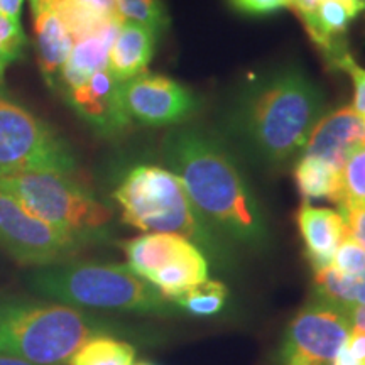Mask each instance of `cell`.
<instances>
[{
    "label": "cell",
    "instance_id": "cell-7",
    "mask_svg": "<svg viewBox=\"0 0 365 365\" xmlns=\"http://www.w3.org/2000/svg\"><path fill=\"white\" fill-rule=\"evenodd\" d=\"M71 145L53 125L0 85V178L36 171H76Z\"/></svg>",
    "mask_w": 365,
    "mask_h": 365
},
{
    "label": "cell",
    "instance_id": "cell-17",
    "mask_svg": "<svg viewBox=\"0 0 365 365\" xmlns=\"http://www.w3.org/2000/svg\"><path fill=\"white\" fill-rule=\"evenodd\" d=\"M120 24L122 19L117 17L95 33L75 39L70 58L63 68L56 91L65 88V86L81 83L93 73L108 68V54H110L113 39H115Z\"/></svg>",
    "mask_w": 365,
    "mask_h": 365
},
{
    "label": "cell",
    "instance_id": "cell-5",
    "mask_svg": "<svg viewBox=\"0 0 365 365\" xmlns=\"http://www.w3.org/2000/svg\"><path fill=\"white\" fill-rule=\"evenodd\" d=\"M122 222L143 232L176 234L203 247H213L210 227L186 193L180 178L168 168L139 164L113 191Z\"/></svg>",
    "mask_w": 365,
    "mask_h": 365
},
{
    "label": "cell",
    "instance_id": "cell-26",
    "mask_svg": "<svg viewBox=\"0 0 365 365\" xmlns=\"http://www.w3.org/2000/svg\"><path fill=\"white\" fill-rule=\"evenodd\" d=\"M331 267L346 276L360 274L365 269V249L349 234L333 254Z\"/></svg>",
    "mask_w": 365,
    "mask_h": 365
},
{
    "label": "cell",
    "instance_id": "cell-32",
    "mask_svg": "<svg viewBox=\"0 0 365 365\" xmlns=\"http://www.w3.org/2000/svg\"><path fill=\"white\" fill-rule=\"evenodd\" d=\"M349 317L350 322H352V327L357 328V330L365 331V304H354V307H349Z\"/></svg>",
    "mask_w": 365,
    "mask_h": 365
},
{
    "label": "cell",
    "instance_id": "cell-15",
    "mask_svg": "<svg viewBox=\"0 0 365 365\" xmlns=\"http://www.w3.org/2000/svg\"><path fill=\"white\" fill-rule=\"evenodd\" d=\"M296 223L304 242V255L313 271L331 266L333 254L350 234L346 218L339 210L313 207L303 200L296 213Z\"/></svg>",
    "mask_w": 365,
    "mask_h": 365
},
{
    "label": "cell",
    "instance_id": "cell-12",
    "mask_svg": "<svg viewBox=\"0 0 365 365\" xmlns=\"http://www.w3.org/2000/svg\"><path fill=\"white\" fill-rule=\"evenodd\" d=\"M365 148V120L352 107H340L323 113L309 134L303 154L344 170L346 159Z\"/></svg>",
    "mask_w": 365,
    "mask_h": 365
},
{
    "label": "cell",
    "instance_id": "cell-3",
    "mask_svg": "<svg viewBox=\"0 0 365 365\" xmlns=\"http://www.w3.org/2000/svg\"><path fill=\"white\" fill-rule=\"evenodd\" d=\"M124 327L44 298H0V354L34 365H68L86 341Z\"/></svg>",
    "mask_w": 365,
    "mask_h": 365
},
{
    "label": "cell",
    "instance_id": "cell-21",
    "mask_svg": "<svg viewBox=\"0 0 365 365\" xmlns=\"http://www.w3.org/2000/svg\"><path fill=\"white\" fill-rule=\"evenodd\" d=\"M134 357L135 349L129 341L102 335L86 341L73 355L70 365H132Z\"/></svg>",
    "mask_w": 365,
    "mask_h": 365
},
{
    "label": "cell",
    "instance_id": "cell-11",
    "mask_svg": "<svg viewBox=\"0 0 365 365\" xmlns=\"http://www.w3.org/2000/svg\"><path fill=\"white\" fill-rule=\"evenodd\" d=\"M58 93L95 134L112 139L129 129L132 120L122 102V81L108 68L93 73L81 83L65 86Z\"/></svg>",
    "mask_w": 365,
    "mask_h": 365
},
{
    "label": "cell",
    "instance_id": "cell-22",
    "mask_svg": "<svg viewBox=\"0 0 365 365\" xmlns=\"http://www.w3.org/2000/svg\"><path fill=\"white\" fill-rule=\"evenodd\" d=\"M228 299L227 286L220 281L205 279L191 287V289L173 299L181 312H186L193 317H213L220 313Z\"/></svg>",
    "mask_w": 365,
    "mask_h": 365
},
{
    "label": "cell",
    "instance_id": "cell-6",
    "mask_svg": "<svg viewBox=\"0 0 365 365\" xmlns=\"http://www.w3.org/2000/svg\"><path fill=\"white\" fill-rule=\"evenodd\" d=\"M0 188L51 225L97 244L108 235L112 210L71 175L56 171L21 173L0 178Z\"/></svg>",
    "mask_w": 365,
    "mask_h": 365
},
{
    "label": "cell",
    "instance_id": "cell-18",
    "mask_svg": "<svg viewBox=\"0 0 365 365\" xmlns=\"http://www.w3.org/2000/svg\"><path fill=\"white\" fill-rule=\"evenodd\" d=\"M156 43L158 36L148 27L122 21L108 54V71L118 81H127L145 73L154 56Z\"/></svg>",
    "mask_w": 365,
    "mask_h": 365
},
{
    "label": "cell",
    "instance_id": "cell-14",
    "mask_svg": "<svg viewBox=\"0 0 365 365\" xmlns=\"http://www.w3.org/2000/svg\"><path fill=\"white\" fill-rule=\"evenodd\" d=\"M364 9L365 0H322L317 12L301 21L330 68L339 66L350 54L345 41L346 29Z\"/></svg>",
    "mask_w": 365,
    "mask_h": 365
},
{
    "label": "cell",
    "instance_id": "cell-33",
    "mask_svg": "<svg viewBox=\"0 0 365 365\" xmlns=\"http://www.w3.org/2000/svg\"><path fill=\"white\" fill-rule=\"evenodd\" d=\"M331 365H362V364H360L359 360L349 352V349H346V346H344V349L336 354V357L333 359Z\"/></svg>",
    "mask_w": 365,
    "mask_h": 365
},
{
    "label": "cell",
    "instance_id": "cell-13",
    "mask_svg": "<svg viewBox=\"0 0 365 365\" xmlns=\"http://www.w3.org/2000/svg\"><path fill=\"white\" fill-rule=\"evenodd\" d=\"M33 11L36 58L44 83L56 91L63 68L75 44V38L53 11L48 0H29Z\"/></svg>",
    "mask_w": 365,
    "mask_h": 365
},
{
    "label": "cell",
    "instance_id": "cell-4",
    "mask_svg": "<svg viewBox=\"0 0 365 365\" xmlns=\"http://www.w3.org/2000/svg\"><path fill=\"white\" fill-rule=\"evenodd\" d=\"M26 286L39 298L86 312L176 317L181 309L127 264L61 262L34 267Z\"/></svg>",
    "mask_w": 365,
    "mask_h": 365
},
{
    "label": "cell",
    "instance_id": "cell-10",
    "mask_svg": "<svg viewBox=\"0 0 365 365\" xmlns=\"http://www.w3.org/2000/svg\"><path fill=\"white\" fill-rule=\"evenodd\" d=\"M122 102L132 122L148 127L182 124L200 110L193 90L170 76L150 73L122 81Z\"/></svg>",
    "mask_w": 365,
    "mask_h": 365
},
{
    "label": "cell",
    "instance_id": "cell-35",
    "mask_svg": "<svg viewBox=\"0 0 365 365\" xmlns=\"http://www.w3.org/2000/svg\"><path fill=\"white\" fill-rule=\"evenodd\" d=\"M284 365H314L312 362H307V360H299V359H291L286 360Z\"/></svg>",
    "mask_w": 365,
    "mask_h": 365
},
{
    "label": "cell",
    "instance_id": "cell-27",
    "mask_svg": "<svg viewBox=\"0 0 365 365\" xmlns=\"http://www.w3.org/2000/svg\"><path fill=\"white\" fill-rule=\"evenodd\" d=\"M336 70L345 71L354 81V103L352 108L359 115L365 117V70L359 66L352 58V54H346L336 66Z\"/></svg>",
    "mask_w": 365,
    "mask_h": 365
},
{
    "label": "cell",
    "instance_id": "cell-34",
    "mask_svg": "<svg viewBox=\"0 0 365 365\" xmlns=\"http://www.w3.org/2000/svg\"><path fill=\"white\" fill-rule=\"evenodd\" d=\"M0 365H34L31 362H26V360L11 357V355L0 354Z\"/></svg>",
    "mask_w": 365,
    "mask_h": 365
},
{
    "label": "cell",
    "instance_id": "cell-37",
    "mask_svg": "<svg viewBox=\"0 0 365 365\" xmlns=\"http://www.w3.org/2000/svg\"><path fill=\"white\" fill-rule=\"evenodd\" d=\"M364 120H365V117H364Z\"/></svg>",
    "mask_w": 365,
    "mask_h": 365
},
{
    "label": "cell",
    "instance_id": "cell-20",
    "mask_svg": "<svg viewBox=\"0 0 365 365\" xmlns=\"http://www.w3.org/2000/svg\"><path fill=\"white\" fill-rule=\"evenodd\" d=\"M205 279H208V262L202 249L195 247L171 266L153 274L148 282L156 286L168 299L173 301Z\"/></svg>",
    "mask_w": 365,
    "mask_h": 365
},
{
    "label": "cell",
    "instance_id": "cell-2",
    "mask_svg": "<svg viewBox=\"0 0 365 365\" xmlns=\"http://www.w3.org/2000/svg\"><path fill=\"white\" fill-rule=\"evenodd\" d=\"M161 153L210 227L245 245L267 240L261 205L230 150L215 135L180 127L168 132Z\"/></svg>",
    "mask_w": 365,
    "mask_h": 365
},
{
    "label": "cell",
    "instance_id": "cell-9",
    "mask_svg": "<svg viewBox=\"0 0 365 365\" xmlns=\"http://www.w3.org/2000/svg\"><path fill=\"white\" fill-rule=\"evenodd\" d=\"M349 309L317 298L287 325L282 360L299 359L314 365H331L352 331Z\"/></svg>",
    "mask_w": 365,
    "mask_h": 365
},
{
    "label": "cell",
    "instance_id": "cell-1",
    "mask_svg": "<svg viewBox=\"0 0 365 365\" xmlns=\"http://www.w3.org/2000/svg\"><path fill=\"white\" fill-rule=\"evenodd\" d=\"M325 113V95L298 65L271 68L245 81L228 105L227 129L255 158L284 164L307 145Z\"/></svg>",
    "mask_w": 365,
    "mask_h": 365
},
{
    "label": "cell",
    "instance_id": "cell-16",
    "mask_svg": "<svg viewBox=\"0 0 365 365\" xmlns=\"http://www.w3.org/2000/svg\"><path fill=\"white\" fill-rule=\"evenodd\" d=\"M195 247L198 245L185 237L176 234H159V232H150V234L122 242L127 266L145 281L153 274L171 266L182 255L191 252Z\"/></svg>",
    "mask_w": 365,
    "mask_h": 365
},
{
    "label": "cell",
    "instance_id": "cell-28",
    "mask_svg": "<svg viewBox=\"0 0 365 365\" xmlns=\"http://www.w3.org/2000/svg\"><path fill=\"white\" fill-rule=\"evenodd\" d=\"M232 9L245 16H267L289 7V0H228Z\"/></svg>",
    "mask_w": 365,
    "mask_h": 365
},
{
    "label": "cell",
    "instance_id": "cell-25",
    "mask_svg": "<svg viewBox=\"0 0 365 365\" xmlns=\"http://www.w3.org/2000/svg\"><path fill=\"white\" fill-rule=\"evenodd\" d=\"M26 46L27 36L21 19L0 14V85H4L9 66L24 56Z\"/></svg>",
    "mask_w": 365,
    "mask_h": 365
},
{
    "label": "cell",
    "instance_id": "cell-19",
    "mask_svg": "<svg viewBox=\"0 0 365 365\" xmlns=\"http://www.w3.org/2000/svg\"><path fill=\"white\" fill-rule=\"evenodd\" d=\"M294 181L303 200H330L339 207L341 200V171L318 158L301 154L294 166Z\"/></svg>",
    "mask_w": 365,
    "mask_h": 365
},
{
    "label": "cell",
    "instance_id": "cell-31",
    "mask_svg": "<svg viewBox=\"0 0 365 365\" xmlns=\"http://www.w3.org/2000/svg\"><path fill=\"white\" fill-rule=\"evenodd\" d=\"M26 0H0V14L9 17L21 19L22 9H24Z\"/></svg>",
    "mask_w": 365,
    "mask_h": 365
},
{
    "label": "cell",
    "instance_id": "cell-8",
    "mask_svg": "<svg viewBox=\"0 0 365 365\" xmlns=\"http://www.w3.org/2000/svg\"><path fill=\"white\" fill-rule=\"evenodd\" d=\"M86 242L51 225L0 188V247L16 262L44 267L71 261Z\"/></svg>",
    "mask_w": 365,
    "mask_h": 365
},
{
    "label": "cell",
    "instance_id": "cell-24",
    "mask_svg": "<svg viewBox=\"0 0 365 365\" xmlns=\"http://www.w3.org/2000/svg\"><path fill=\"white\" fill-rule=\"evenodd\" d=\"M365 208V148L355 150L341 170V200L339 212Z\"/></svg>",
    "mask_w": 365,
    "mask_h": 365
},
{
    "label": "cell",
    "instance_id": "cell-30",
    "mask_svg": "<svg viewBox=\"0 0 365 365\" xmlns=\"http://www.w3.org/2000/svg\"><path fill=\"white\" fill-rule=\"evenodd\" d=\"M345 346L349 349V352L352 354L360 364L365 365V331L357 330V328H352V331H350V336H349V340H346Z\"/></svg>",
    "mask_w": 365,
    "mask_h": 365
},
{
    "label": "cell",
    "instance_id": "cell-36",
    "mask_svg": "<svg viewBox=\"0 0 365 365\" xmlns=\"http://www.w3.org/2000/svg\"><path fill=\"white\" fill-rule=\"evenodd\" d=\"M137 365H150V364H137Z\"/></svg>",
    "mask_w": 365,
    "mask_h": 365
},
{
    "label": "cell",
    "instance_id": "cell-29",
    "mask_svg": "<svg viewBox=\"0 0 365 365\" xmlns=\"http://www.w3.org/2000/svg\"><path fill=\"white\" fill-rule=\"evenodd\" d=\"M341 215L346 218L350 235L365 249V208H350Z\"/></svg>",
    "mask_w": 365,
    "mask_h": 365
},
{
    "label": "cell",
    "instance_id": "cell-23",
    "mask_svg": "<svg viewBox=\"0 0 365 365\" xmlns=\"http://www.w3.org/2000/svg\"><path fill=\"white\" fill-rule=\"evenodd\" d=\"M117 12L122 21L148 27L158 38L170 27V14L164 0H117Z\"/></svg>",
    "mask_w": 365,
    "mask_h": 365
}]
</instances>
